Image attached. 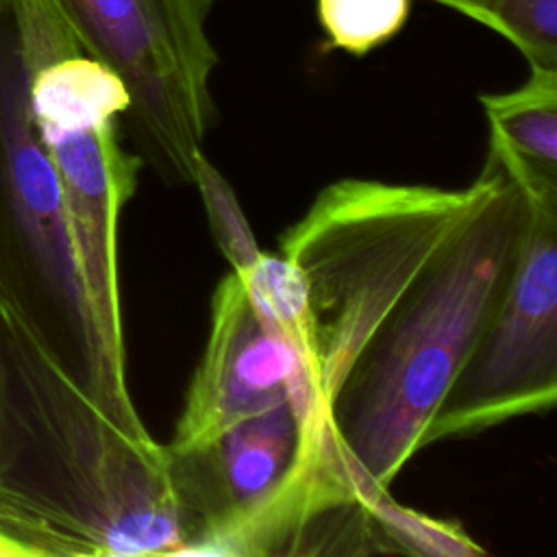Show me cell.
Returning a JSON list of instances; mask_svg holds the SVG:
<instances>
[{
  "label": "cell",
  "instance_id": "9",
  "mask_svg": "<svg viewBox=\"0 0 557 557\" xmlns=\"http://www.w3.org/2000/svg\"><path fill=\"white\" fill-rule=\"evenodd\" d=\"M298 444V418L285 398L231 422L191 450L170 453L172 481L187 522L178 555H213L218 542L289 479Z\"/></svg>",
  "mask_w": 557,
  "mask_h": 557
},
{
  "label": "cell",
  "instance_id": "2",
  "mask_svg": "<svg viewBox=\"0 0 557 557\" xmlns=\"http://www.w3.org/2000/svg\"><path fill=\"white\" fill-rule=\"evenodd\" d=\"M524 222V191L505 172L492 200L431 261L346 376L331 411L335 440L376 485L389 490L424 448L433 416L503 294Z\"/></svg>",
  "mask_w": 557,
  "mask_h": 557
},
{
  "label": "cell",
  "instance_id": "16",
  "mask_svg": "<svg viewBox=\"0 0 557 557\" xmlns=\"http://www.w3.org/2000/svg\"><path fill=\"white\" fill-rule=\"evenodd\" d=\"M2 7H4V0H0V13H2Z\"/></svg>",
  "mask_w": 557,
  "mask_h": 557
},
{
  "label": "cell",
  "instance_id": "10",
  "mask_svg": "<svg viewBox=\"0 0 557 557\" xmlns=\"http://www.w3.org/2000/svg\"><path fill=\"white\" fill-rule=\"evenodd\" d=\"M490 139L527 165L557 174V70L529 65V78L511 91L481 94Z\"/></svg>",
  "mask_w": 557,
  "mask_h": 557
},
{
  "label": "cell",
  "instance_id": "6",
  "mask_svg": "<svg viewBox=\"0 0 557 557\" xmlns=\"http://www.w3.org/2000/svg\"><path fill=\"white\" fill-rule=\"evenodd\" d=\"M487 152L522 187L527 222L503 294L433 416L424 446L483 433L557 400V176L492 139Z\"/></svg>",
  "mask_w": 557,
  "mask_h": 557
},
{
  "label": "cell",
  "instance_id": "15",
  "mask_svg": "<svg viewBox=\"0 0 557 557\" xmlns=\"http://www.w3.org/2000/svg\"><path fill=\"white\" fill-rule=\"evenodd\" d=\"M0 557H22V550L0 533Z\"/></svg>",
  "mask_w": 557,
  "mask_h": 557
},
{
  "label": "cell",
  "instance_id": "12",
  "mask_svg": "<svg viewBox=\"0 0 557 557\" xmlns=\"http://www.w3.org/2000/svg\"><path fill=\"white\" fill-rule=\"evenodd\" d=\"M507 39L529 65L557 70V0H429Z\"/></svg>",
  "mask_w": 557,
  "mask_h": 557
},
{
  "label": "cell",
  "instance_id": "7",
  "mask_svg": "<svg viewBox=\"0 0 557 557\" xmlns=\"http://www.w3.org/2000/svg\"><path fill=\"white\" fill-rule=\"evenodd\" d=\"M81 46L124 83L128 128L170 185H191L213 122L215 0H54Z\"/></svg>",
  "mask_w": 557,
  "mask_h": 557
},
{
  "label": "cell",
  "instance_id": "8",
  "mask_svg": "<svg viewBox=\"0 0 557 557\" xmlns=\"http://www.w3.org/2000/svg\"><path fill=\"white\" fill-rule=\"evenodd\" d=\"M209 335L191 374L170 453H185L231 422L289 398L302 440L335 433L305 357L252 309L242 278L222 276L211 296Z\"/></svg>",
  "mask_w": 557,
  "mask_h": 557
},
{
  "label": "cell",
  "instance_id": "1",
  "mask_svg": "<svg viewBox=\"0 0 557 557\" xmlns=\"http://www.w3.org/2000/svg\"><path fill=\"white\" fill-rule=\"evenodd\" d=\"M0 533L22 557L178 555L172 457L113 420L0 285Z\"/></svg>",
  "mask_w": 557,
  "mask_h": 557
},
{
  "label": "cell",
  "instance_id": "13",
  "mask_svg": "<svg viewBox=\"0 0 557 557\" xmlns=\"http://www.w3.org/2000/svg\"><path fill=\"white\" fill-rule=\"evenodd\" d=\"M411 0H318L331 48L361 57L389 41L407 22Z\"/></svg>",
  "mask_w": 557,
  "mask_h": 557
},
{
  "label": "cell",
  "instance_id": "3",
  "mask_svg": "<svg viewBox=\"0 0 557 557\" xmlns=\"http://www.w3.org/2000/svg\"><path fill=\"white\" fill-rule=\"evenodd\" d=\"M503 178L490 152L474 183L461 189L339 178L283 231L278 252L307 287L311 376L329 416L379 326Z\"/></svg>",
  "mask_w": 557,
  "mask_h": 557
},
{
  "label": "cell",
  "instance_id": "11",
  "mask_svg": "<svg viewBox=\"0 0 557 557\" xmlns=\"http://www.w3.org/2000/svg\"><path fill=\"white\" fill-rule=\"evenodd\" d=\"M357 498L370 513L387 553L426 557H481V548L459 522L442 520L396 503L389 490L376 485L368 474L355 472Z\"/></svg>",
  "mask_w": 557,
  "mask_h": 557
},
{
  "label": "cell",
  "instance_id": "14",
  "mask_svg": "<svg viewBox=\"0 0 557 557\" xmlns=\"http://www.w3.org/2000/svg\"><path fill=\"white\" fill-rule=\"evenodd\" d=\"M191 185H196L200 194L211 235L224 259L231 263V272H244L263 250L257 246L233 187L202 150L194 157Z\"/></svg>",
  "mask_w": 557,
  "mask_h": 557
},
{
  "label": "cell",
  "instance_id": "5",
  "mask_svg": "<svg viewBox=\"0 0 557 557\" xmlns=\"http://www.w3.org/2000/svg\"><path fill=\"white\" fill-rule=\"evenodd\" d=\"M0 285L122 426L146 433L131 389L104 363L61 185L28 107V70L9 0L0 13Z\"/></svg>",
  "mask_w": 557,
  "mask_h": 557
},
{
  "label": "cell",
  "instance_id": "4",
  "mask_svg": "<svg viewBox=\"0 0 557 557\" xmlns=\"http://www.w3.org/2000/svg\"><path fill=\"white\" fill-rule=\"evenodd\" d=\"M28 70V107L54 165L96 335L113 381L128 389L117 233L141 157L124 150V83L91 57L54 0H9Z\"/></svg>",
  "mask_w": 557,
  "mask_h": 557
}]
</instances>
